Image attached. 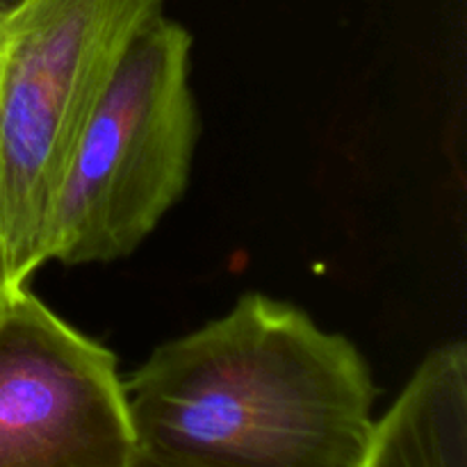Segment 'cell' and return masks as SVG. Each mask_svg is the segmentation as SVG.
<instances>
[{
  "label": "cell",
  "instance_id": "obj_4",
  "mask_svg": "<svg viewBox=\"0 0 467 467\" xmlns=\"http://www.w3.org/2000/svg\"><path fill=\"white\" fill-rule=\"evenodd\" d=\"M117 356L23 287L0 317V467H128Z\"/></svg>",
  "mask_w": 467,
  "mask_h": 467
},
{
  "label": "cell",
  "instance_id": "obj_3",
  "mask_svg": "<svg viewBox=\"0 0 467 467\" xmlns=\"http://www.w3.org/2000/svg\"><path fill=\"white\" fill-rule=\"evenodd\" d=\"M190 64L192 35L164 12L132 36L68 160L48 260L126 258L181 201L199 140Z\"/></svg>",
  "mask_w": 467,
  "mask_h": 467
},
{
  "label": "cell",
  "instance_id": "obj_6",
  "mask_svg": "<svg viewBox=\"0 0 467 467\" xmlns=\"http://www.w3.org/2000/svg\"><path fill=\"white\" fill-rule=\"evenodd\" d=\"M128 467H187V465L171 463V461H162L158 459V456H150V454H144V451H140V454L135 456V461H132Z\"/></svg>",
  "mask_w": 467,
  "mask_h": 467
},
{
  "label": "cell",
  "instance_id": "obj_1",
  "mask_svg": "<svg viewBox=\"0 0 467 467\" xmlns=\"http://www.w3.org/2000/svg\"><path fill=\"white\" fill-rule=\"evenodd\" d=\"M123 386L140 451L187 467H360L377 422L358 347L258 292Z\"/></svg>",
  "mask_w": 467,
  "mask_h": 467
},
{
  "label": "cell",
  "instance_id": "obj_7",
  "mask_svg": "<svg viewBox=\"0 0 467 467\" xmlns=\"http://www.w3.org/2000/svg\"><path fill=\"white\" fill-rule=\"evenodd\" d=\"M21 290H16V287H12L7 283V278L3 276V272H0V317L5 315V310L9 308V304L14 301V296L18 295Z\"/></svg>",
  "mask_w": 467,
  "mask_h": 467
},
{
  "label": "cell",
  "instance_id": "obj_8",
  "mask_svg": "<svg viewBox=\"0 0 467 467\" xmlns=\"http://www.w3.org/2000/svg\"><path fill=\"white\" fill-rule=\"evenodd\" d=\"M26 3L27 0H0V27H3Z\"/></svg>",
  "mask_w": 467,
  "mask_h": 467
},
{
  "label": "cell",
  "instance_id": "obj_5",
  "mask_svg": "<svg viewBox=\"0 0 467 467\" xmlns=\"http://www.w3.org/2000/svg\"><path fill=\"white\" fill-rule=\"evenodd\" d=\"M360 467H467V349H433L374 422Z\"/></svg>",
  "mask_w": 467,
  "mask_h": 467
},
{
  "label": "cell",
  "instance_id": "obj_2",
  "mask_svg": "<svg viewBox=\"0 0 467 467\" xmlns=\"http://www.w3.org/2000/svg\"><path fill=\"white\" fill-rule=\"evenodd\" d=\"M164 0H27L0 27V272L48 263V226L78 140L123 50Z\"/></svg>",
  "mask_w": 467,
  "mask_h": 467
}]
</instances>
